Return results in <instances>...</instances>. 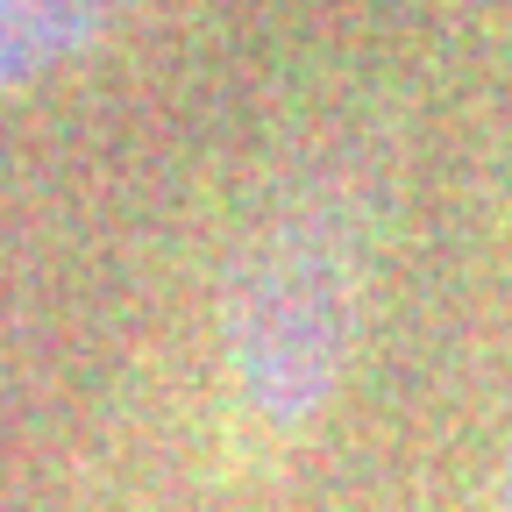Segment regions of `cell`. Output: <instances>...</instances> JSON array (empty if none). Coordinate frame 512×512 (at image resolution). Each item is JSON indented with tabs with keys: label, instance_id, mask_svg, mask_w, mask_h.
<instances>
[{
	"label": "cell",
	"instance_id": "3957f363",
	"mask_svg": "<svg viewBox=\"0 0 512 512\" xmlns=\"http://www.w3.org/2000/svg\"><path fill=\"white\" fill-rule=\"evenodd\" d=\"M491 512H512V448H505V470H498V498H491Z\"/></svg>",
	"mask_w": 512,
	"mask_h": 512
},
{
	"label": "cell",
	"instance_id": "6da1fadb",
	"mask_svg": "<svg viewBox=\"0 0 512 512\" xmlns=\"http://www.w3.org/2000/svg\"><path fill=\"white\" fill-rule=\"evenodd\" d=\"M377 285V185L320 150L271 178L221 285V356L256 434H299L356 356Z\"/></svg>",
	"mask_w": 512,
	"mask_h": 512
},
{
	"label": "cell",
	"instance_id": "7a4b0ae2",
	"mask_svg": "<svg viewBox=\"0 0 512 512\" xmlns=\"http://www.w3.org/2000/svg\"><path fill=\"white\" fill-rule=\"evenodd\" d=\"M143 8L150 0H0V93L86 57Z\"/></svg>",
	"mask_w": 512,
	"mask_h": 512
}]
</instances>
